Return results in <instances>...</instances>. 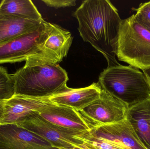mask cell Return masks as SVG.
Returning <instances> with one entry per match:
<instances>
[{"label":"cell","instance_id":"obj_1","mask_svg":"<svg viewBox=\"0 0 150 149\" xmlns=\"http://www.w3.org/2000/svg\"><path fill=\"white\" fill-rule=\"evenodd\" d=\"M78 30L84 42L90 43L105 58L108 67L120 64L116 59L122 19L118 10L108 0H86L74 13Z\"/></svg>","mask_w":150,"mask_h":149},{"label":"cell","instance_id":"obj_2","mask_svg":"<svg viewBox=\"0 0 150 149\" xmlns=\"http://www.w3.org/2000/svg\"><path fill=\"white\" fill-rule=\"evenodd\" d=\"M16 94L50 97L67 85V73L59 64H35L25 62L14 73Z\"/></svg>","mask_w":150,"mask_h":149},{"label":"cell","instance_id":"obj_3","mask_svg":"<svg viewBox=\"0 0 150 149\" xmlns=\"http://www.w3.org/2000/svg\"><path fill=\"white\" fill-rule=\"evenodd\" d=\"M102 89L129 106L150 96V88L144 73L130 65L119 64L104 69L99 77Z\"/></svg>","mask_w":150,"mask_h":149},{"label":"cell","instance_id":"obj_4","mask_svg":"<svg viewBox=\"0 0 150 149\" xmlns=\"http://www.w3.org/2000/svg\"><path fill=\"white\" fill-rule=\"evenodd\" d=\"M116 56L120 61L142 70L150 67V32L134 15L122 19Z\"/></svg>","mask_w":150,"mask_h":149},{"label":"cell","instance_id":"obj_5","mask_svg":"<svg viewBox=\"0 0 150 149\" xmlns=\"http://www.w3.org/2000/svg\"><path fill=\"white\" fill-rule=\"evenodd\" d=\"M49 23L44 20L38 29L0 46V64L38 59Z\"/></svg>","mask_w":150,"mask_h":149},{"label":"cell","instance_id":"obj_6","mask_svg":"<svg viewBox=\"0 0 150 149\" xmlns=\"http://www.w3.org/2000/svg\"><path fill=\"white\" fill-rule=\"evenodd\" d=\"M128 108V105L101 88L99 98L79 111L93 129L125 120Z\"/></svg>","mask_w":150,"mask_h":149},{"label":"cell","instance_id":"obj_7","mask_svg":"<svg viewBox=\"0 0 150 149\" xmlns=\"http://www.w3.org/2000/svg\"><path fill=\"white\" fill-rule=\"evenodd\" d=\"M16 125L38 136L57 148H69L83 142L75 137L82 133L54 125L43 119L38 112L33 113Z\"/></svg>","mask_w":150,"mask_h":149},{"label":"cell","instance_id":"obj_8","mask_svg":"<svg viewBox=\"0 0 150 149\" xmlns=\"http://www.w3.org/2000/svg\"><path fill=\"white\" fill-rule=\"evenodd\" d=\"M73 38L68 31L50 23L38 60L31 64H59L67 57Z\"/></svg>","mask_w":150,"mask_h":149},{"label":"cell","instance_id":"obj_9","mask_svg":"<svg viewBox=\"0 0 150 149\" xmlns=\"http://www.w3.org/2000/svg\"><path fill=\"white\" fill-rule=\"evenodd\" d=\"M49 97L15 94L10 99L4 101V118L0 125H16L33 113L54 104Z\"/></svg>","mask_w":150,"mask_h":149},{"label":"cell","instance_id":"obj_10","mask_svg":"<svg viewBox=\"0 0 150 149\" xmlns=\"http://www.w3.org/2000/svg\"><path fill=\"white\" fill-rule=\"evenodd\" d=\"M0 149H58L23 128L14 124L0 125Z\"/></svg>","mask_w":150,"mask_h":149},{"label":"cell","instance_id":"obj_11","mask_svg":"<svg viewBox=\"0 0 150 149\" xmlns=\"http://www.w3.org/2000/svg\"><path fill=\"white\" fill-rule=\"evenodd\" d=\"M38 113L49 122L77 133L87 132L92 129L80 111L70 107L54 104Z\"/></svg>","mask_w":150,"mask_h":149},{"label":"cell","instance_id":"obj_12","mask_svg":"<svg viewBox=\"0 0 150 149\" xmlns=\"http://www.w3.org/2000/svg\"><path fill=\"white\" fill-rule=\"evenodd\" d=\"M101 91L98 82L83 88H72L67 85L50 96L49 99L55 105L81 111L99 98Z\"/></svg>","mask_w":150,"mask_h":149},{"label":"cell","instance_id":"obj_13","mask_svg":"<svg viewBox=\"0 0 150 149\" xmlns=\"http://www.w3.org/2000/svg\"><path fill=\"white\" fill-rule=\"evenodd\" d=\"M92 136L122 143L129 149H146L127 119L116 123L96 127L88 131Z\"/></svg>","mask_w":150,"mask_h":149},{"label":"cell","instance_id":"obj_14","mask_svg":"<svg viewBox=\"0 0 150 149\" xmlns=\"http://www.w3.org/2000/svg\"><path fill=\"white\" fill-rule=\"evenodd\" d=\"M126 119L142 145L150 149V96L129 107Z\"/></svg>","mask_w":150,"mask_h":149},{"label":"cell","instance_id":"obj_15","mask_svg":"<svg viewBox=\"0 0 150 149\" xmlns=\"http://www.w3.org/2000/svg\"><path fill=\"white\" fill-rule=\"evenodd\" d=\"M43 20L33 21L0 14V46L38 29Z\"/></svg>","mask_w":150,"mask_h":149},{"label":"cell","instance_id":"obj_16","mask_svg":"<svg viewBox=\"0 0 150 149\" xmlns=\"http://www.w3.org/2000/svg\"><path fill=\"white\" fill-rule=\"evenodd\" d=\"M0 14L33 21L43 20L30 0H3L0 3Z\"/></svg>","mask_w":150,"mask_h":149},{"label":"cell","instance_id":"obj_17","mask_svg":"<svg viewBox=\"0 0 150 149\" xmlns=\"http://www.w3.org/2000/svg\"><path fill=\"white\" fill-rule=\"evenodd\" d=\"M16 94V82L14 74L0 66V101L8 100Z\"/></svg>","mask_w":150,"mask_h":149},{"label":"cell","instance_id":"obj_18","mask_svg":"<svg viewBox=\"0 0 150 149\" xmlns=\"http://www.w3.org/2000/svg\"><path fill=\"white\" fill-rule=\"evenodd\" d=\"M94 149H129L124 144L92 136L87 132L75 136Z\"/></svg>","mask_w":150,"mask_h":149},{"label":"cell","instance_id":"obj_19","mask_svg":"<svg viewBox=\"0 0 150 149\" xmlns=\"http://www.w3.org/2000/svg\"><path fill=\"white\" fill-rule=\"evenodd\" d=\"M136 20L143 26L148 29L150 28V1L141 3L137 8H133Z\"/></svg>","mask_w":150,"mask_h":149},{"label":"cell","instance_id":"obj_20","mask_svg":"<svg viewBox=\"0 0 150 149\" xmlns=\"http://www.w3.org/2000/svg\"><path fill=\"white\" fill-rule=\"evenodd\" d=\"M42 1L49 7L55 8L72 7L76 5L74 0H43Z\"/></svg>","mask_w":150,"mask_h":149},{"label":"cell","instance_id":"obj_21","mask_svg":"<svg viewBox=\"0 0 150 149\" xmlns=\"http://www.w3.org/2000/svg\"><path fill=\"white\" fill-rule=\"evenodd\" d=\"M58 149H94L92 147L88 145L85 143L83 142L81 144H77L74 147L69 148H60Z\"/></svg>","mask_w":150,"mask_h":149},{"label":"cell","instance_id":"obj_22","mask_svg":"<svg viewBox=\"0 0 150 149\" xmlns=\"http://www.w3.org/2000/svg\"><path fill=\"white\" fill-rule=\"evenodd\" d=\"M4 101H0V125L1 123L4 116Z\"/></svg>","mask_w":150,"mask_h":149},{"label":"cell","instance_id":"obj_23","mask_svg":"<svg viewBox=\"0 0 150 149\" xmlns=\"http://www.w3.org/2000/svg\"><path fill=\"white\" fill-rule=\"evenodd\" d=\"M142 72L146 77V80L150 88V67L142 70Z\"/></svg>","mask_w":150,"mask_h":149},{"label":"cell","instance_id":"obj_24","mask_svg":"<svg viewBox=\"0 0 150 149\" xmlns=\"http://www.w3.org/2000/svg\"><path fill=\"white\" fill-rule=\"evenodd\" d=\"M148 29V30L150 32V28H149V29Z\"/></svg>","mask_w":150,"mask_h":149}]
</instances>
